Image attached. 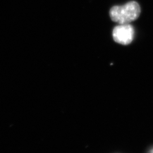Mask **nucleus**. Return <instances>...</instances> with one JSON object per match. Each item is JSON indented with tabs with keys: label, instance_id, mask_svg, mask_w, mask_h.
<instances>
[{
	"label": "nucleus",
	"instance_id": "obj_1",
	"mask_svg": "<svg viewBox=\"0 0 153 153\" xmlns=\"http://www.w3.org/2000/svg\"><path fill=\"white\" fill-rule=\"evenodd\" d=\"M141 9L135 1L129 2L126 5L113 7L109 12L111 19L119 25L129 24L140 16Z\"/></svg>",
	"mask_w": 153,
	"mask_h": 153
},
{
	"label": "nucleus",
	"instance_id": "obj_3",
	"mask_svg": "<svg viewBox=\"0 0 153 153\" xmlns=\"http://www.w3.org/2000/svg\"><path fill=\"white\" fill-rule=\"evenodd\" d=\"M150 153H153V149L150 151Z\"/></svg>",
	"mask_w": 153,
	"mask_h": 153
},
{
	"label": "nucleus",
	"instance_id": "obj_2",
	"mask_svg": "<svg viewBox=\"0 0 153 153\" xmlns=\"http://www.w3.org/2000/svg\"><path fill=\"white\" fill-rule=\"evenodd\" d=\"M134 28L129 24L119 25L113 30L112 36L115 42L123 45H128L134 38Z\"/></svg>",
	"mask_w": 153,
	"mask_h": 153
}]
</instances>
